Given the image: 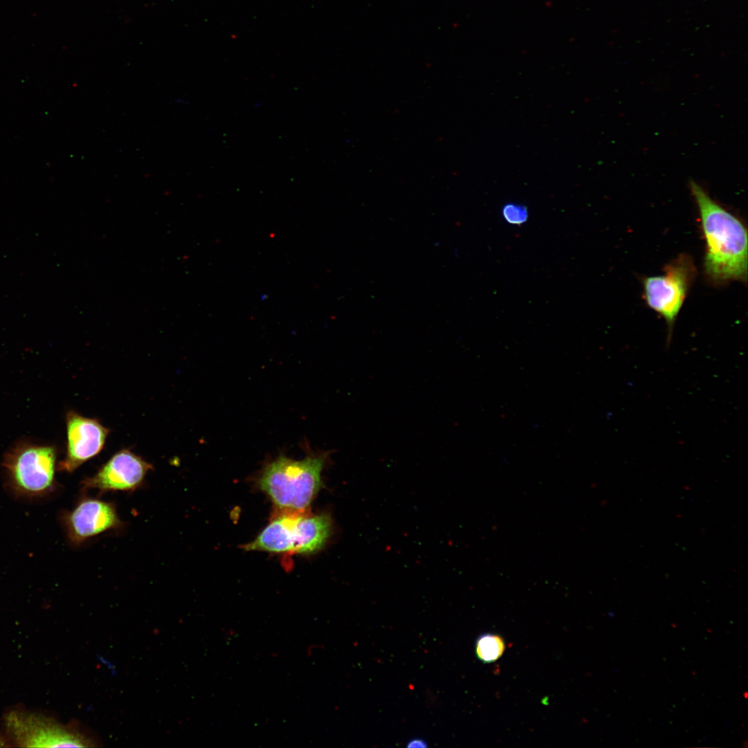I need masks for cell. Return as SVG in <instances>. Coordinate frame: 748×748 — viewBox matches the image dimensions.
Segmentation results:
<instances>
[{"label": "cell", "instance_id": "6da1fadb", "mask_svg": "<svg viewBox=\"0 0 748 748\" xmlns=\"http://www.w3.org/2000/svg\"><path fill=\"white\" fill-rule=\"evenodd\" d=\"M689 189L698 209L705 242V275L715 284L736 280L746 283V226L693 180L689 182Z\"/></svg>", "mask_w": 748, "mask_h": 748}, {"label": "cell", "instance_id": "7a4b0ae2", "mask_svg": "<svg viewBox=\"0 0 748 748\" xmlns=\"http://www.w3.org/2000/svg\"><path fill=\"white\" fill-rule=\"evenodd\" d=\"M325 461L323 454L301 460L280 456L265 467L259 487L278 510L306 511L322 486Z\"/></svg>", "mask_w": 748, "mask_h": 748}, {"label": "cell", "instance_id": "3957f363", "mask_svg": "<svg viewBox=\"0 0 748 748\" xmlns=\"http://www.w3.org/2000/svg\"><path fill=\"white\" fill-rule=\"evenodd\" d=\"M332 531V521L327 513L278 510L252 542L247 551L281 554H312L321 549Z\"/></svg>", "mask_w": 748, "mask_h": 748}, {"label": "cell", "instance_id": "277c9868", "mask_svg": "<svg viewBox=\"0 0 748 748\" xmlns=\"http://www.w3.org/2000/svg\"><path fill=\"white\" fill-rule=\"evenodd\" d=\"M57 449L54 445L20 440L3 456L6 490L17 499L46 498L57 488Z\"/></svg>", "mask_w": 748, "mask_h": 748}, {"label": "cell", "instance_id": "5b68a950", "mask_svg": "<svg viewBox=\"0 0 748 748\" xmlns=\"http://www.w3.org/2000/svg\"><path fill=\"white\" fill-rule=\"evenodd\" d=\"M2 724L8 741L19 747L93 746V741L77 726L64 725L39 712L12 709L3 715Z\"/></svg>", "mask_w": 748, "mask_h": 748}, {"label": "cell", "instance_id": "8992f818", "mask_svg": "<svg viewBox=\"0 0 748 748\" xmlns=\"http://www.w3.org/2000/svg\"><path fill=\"white\" fill-rule=\"evenodd\" d=\"M696 276L692 258L681 254L664 267V274L643 279V298L647 305L665 320L668 339L677 317Z\"/></svg>", "mask_w": 748, "mask_h": 748}, {"label": "cell", "instance_id": "52a82bcc", "mask_svg": "<svg viewBox=\"0 0 748 748\" xmlns=\"http://www.w3.org/2000/svg\"><path fill=\"white\" fill-rule=\"evenodd\" d=\"M60 521L68 542L73 546L124 526L115 504L84 495L72 509L61 512Z\"/></svg>", "mask_w": 748, "mask_h": 748}, {"label": "cell", "instance_id": "ba28073f", "mask_svg": "<svg viewBox=\"0 0 748 748\" xmlns=\"http://www.w3.org/2000/svg\"><path fill=\"white\" fill-rule=\"evenodd\" d=\"M153 466L128 449L115 453L91 477L82 481V490L95 489L100 494L110 491L133 492L141 487Z\"/></svg>", "mask_w": 748, "mask_h": 748}, {"label": "cell", "instance_id": "9c48e42d", "mask_svg": "<svg viewBox=\"0 0 748 748\" xmlns=\"http://www.w3.org/2000/svg\"><path fill=\"white\" fill-rule=\"evenodd\" d=\"M66 445L57 470L72 473L103 449L109 429L96 418L69 411L66 416Z\"/></svg>", "mask_w": 748, "mask_h": 748}, {"label": "cell", "instance_id": "30bf717a", "mask_svg": "<svg viewBox=\"0 0 748 748\" xmlns=\"http://www.w3.org/2000/svg\"><path fill=\"white\" fill-rule=\"evenodd\" d=\"M505 648V641L499 634H483L476 641V655L483 663H492L499 659Z\"/></svg>", "mask_w": 748, "mask_h": 748}, {"label": "cell", "instance_id": "8fae6325", "mask_svg": "<svg viewBox=\"0 0 748 748\" xmlns=\"http://www.w3.org/2000/svg\"><path fill=\"white\" fill-rule=\"evenodd\" d=\"M502 215L510 224H521L527 220L528 215L525 206L508 203L503 206Z\"/></svg>", "mask_w": 748, "mask_h": 748}, {"label": "cell", "instance_id": "7c38bea8", "mask_svg": "<svg viewBox=\"0 0 748 748\" xmlns=\"http://www.w3.org/2000/svg\"><path fill=\"white\" fill-rule=\"evenodd\" d=\"M408 748H425L427 747V743L422 739H413L410 740L407 746Z\"/></svg>", "mask_w": 748, "mask_h": 748}]
</instances>
